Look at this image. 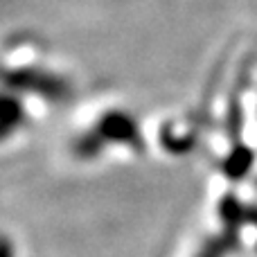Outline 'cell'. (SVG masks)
I'll return each instance as SVG.
<instances>
[{"label":"cell","mask_w":257,"mask_h":257,"mask_svg":"<svg viewBox=\"0 0 257 257\" xmlns=\"http://www.w3.org/2000/svg\"><path fill=\"white\" fill-rule=\"evenodd\" d=\"M223 250H226V241H212L199 257H221Z\"/></svg>","instance_id":"cell-1"}]
</instances>
